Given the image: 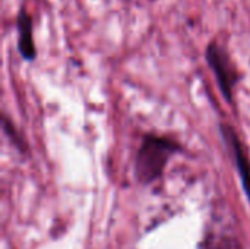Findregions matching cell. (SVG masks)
Here are the masks:
<instances>
[{
	"mask_svg": "<svg viewBox=\"0 0 250 249\" xmlns=\"http://www.w3.org/2000/svg\"><path fill=\"white\" fill-rule=\"evenodd\" d=\"M182 145L164 135L145 134L135 157V178L142 185L158 181L171 157L180 153Z\"/></svg>",
	"mask_w": 250,
	"mask_h": 249,
	"instance_id": "cell-1",
	"label": "cell"
},
{
	"mask_svg": "<svg viewBox=\"0 0 250 249\" xmlns=\"http://www.w3.org/2000/svg\"><path fill=\"white\" fill-rule=\"evenodd\" d=\"M224 244H226V241H223V245H221V244H218V245H211L208 249H239V247H237L236 244H233V242H230L229 247H226Z\"/></svg>",
	"mask_w": 250,
	"mask_h": 249,
	"instance_id": "cell-5",
	"label": "cell"
},
{
	"mask_svg": "<svg viewBox=\"0 0 250 249\" xmlns=\"http://www.w3.org/2000/svg\"><path fill=\"white\" fill-rule=\"evenodd\" d=\"M16 29H18V51L21 57L26 62L35 60L37 48L34 44V34H32V16L25 6H21L18 10Z\"/></svg>",
	"mask_w": 250,
	"mask_h": 249,
	"instance_id": "cell-4",
	"label": "cell"
},
{
	"mask_svg": "<svg viewBox=\"0 0 250 249\" xmlns=\"http://www.w3.org/2000/svg\"><path fill=\"white\" fill-rule=\"evenodd\" d=\"M221 135L224 136V141L227 142L233 160L236 163L237 173L240 176L242 185L245 188V194L248 195V200L250 203V157L248 156V151L245 150V145L242 144L239 135L230 125H221Z\"/></svg>",
	"mask_w": 250,
	"mask_h": 249,
	"instance_id": "cell-3",
	"label": "cell"
},
{
	"mask_svg": "<svg viewBox=\"0 0 250 249\" xmlns=\"http://www.w3.org/2000/svg\"><path fill=\"white\" fill-rule=\"evenodd\" d=\"M205 59L209 69L214 72L221 94L224 95L227 103H233V92L237 82L240 81V73L226 47H223L217 41H209L205 50Z\"/></svg>",
	"mask_w": 250,
	"mask_h": 249,
	"instance_id": "cell-2",
	"label": "cell"
}]
</instances>
